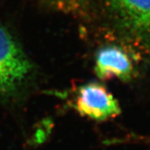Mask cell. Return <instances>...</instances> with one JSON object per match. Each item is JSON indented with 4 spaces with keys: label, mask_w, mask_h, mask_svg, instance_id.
<instances>
[{
    "label": "cell",
    "mask_w": 150,
    "mask_h": 150,
    "mask_svg": "<svg viewBox=\"0 0 150 150\" xmlns=\"http://www.w3.org/2000/svg\"><path fill=\"white\" fill-rule=\"evenodd\" d=\"M31 68L19 45L0 24V94L17 88L25 79Z\"/></svg>",
    "instance_id": "1"
},
{
    "label": "cell",
    "mask_w": 150,
    "mask_h": 150,
    "mask_svg": "<svg viewBox=\"0 0 150 150\" xmlns=\"http://www.w3.org/2000/svg\"><path fill=\"white\" fill-rule=\"evenodd\" d=\"M95 4L118 23L133 32L150 30V0H84Z\"/></svg>",
    "instance_id": "2"
},
{
    "label": "cell",
    "mask_w": 150,
    "mask_h": 150,
    "mask_svg": "<svg viewBox=\"0 0 150 150\" xmlns=\"http://www.w3.org/2000/svg\"><path fill=\"white\" fill-rule=\"evenodd\" d=\"M75 108L81 115L98 121L115 118L121 112L117 99L105 87L96 83L85 84L79 89Z\"/></svg>",
    "instance_id": "3"
},
{
    "label": "cell",
    "mask_w": 150,
    "mask_h": 150,
    "mask_svg": "<svg viewBox=\"0 0 150 150\" xmlns=\"http://www.w3.org/2000/svg\"><path fill=\"white\" fill-rule=\"evenodd\" d=\"M95 63V73L101 79L116 78L126 81L133 75L134 65L131 59L123 50L114 46L100 49Z\"/></svg>",
    "instance_id": "4"
}]
</instances>
